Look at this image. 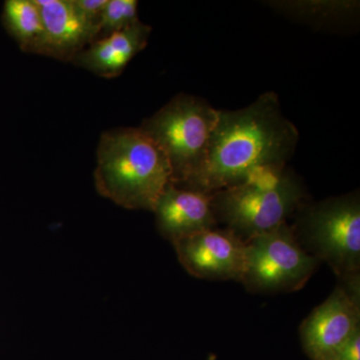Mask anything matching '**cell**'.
<instances>
[{
	"mask_svg": "<svg viewBox=\"0 0 360 360\" xmlns=\"http://www.w3.org/2000/svg\"><path fill=\"white\" fill-rule=\"evenodd\" d=\"M298 139L274 92H265L248 108L219 110L202 167L184 187L215 193L243 184L259 170L283 167Z\"/></svg>",
	"mask_w": 360,
	"mask_h": 360,
	"instance_id": "cell-1",
	"label": "cell"
},
{
	"mask_svg": "<svg viewBox=\"0 0 360 360\" xmlns=\"http://www.w3.org/2000/svg\"><path fill=\"white\" fill-rule=\"evenodd\" d=\"M96 160L97 193L127 210L153 212L158 198L172 182L167 155L139 127L104 132Z\"/></svg>",
	"mask_w": 360,
	"mask_h": 360,
	"instance_id": "cell-2",
	"label": "cell"
},
{
	"mask_svg": "<svg viewBox=\"0 0 360 360\" xmlns=\"http://www.w3.org/2000/svg\"><path fill=\"white\" fill-rule=\"evenodd\" d=\"M300 182L283 167L265 168L239 186L213 193L217 222L243 241L277 229L300 205Z\"/></svg>",
	"mask_w": 360,
	"mask_h": 360,
	"instance_id": "cell-3",
	"label": "cell"
},
{
	"mask_svg": "<svg viewBox=\"0 0 360 360\" xmlns=\"http://www.w3.org/2000/svg\"><path fill=\"white\" fill-rule=\"evenodd\" d=\"M219 110L203 99L179 94L139 129L167 155L172 170V184L184 186L202 167Z\"/></svg>",
	"mask_w": 360,
	"mask_h": 360,
	"instance_id": "cell-4",
	"label": "cell"
},
{
	"mask_svg": "<svg viewBox=\"0 0 360 360\" xmlns=\"http://www.w3.org/2000/svg\"><path fill=\"white\" fill-rule=\"evenodd\" d=\"M310 255L324 260L343 281L359 279L360 205L357 195L341 196L307 208L295 229Z\"/></svg>",
	"mask_w": 360,
	"mask_h": 360,
	"instance_id": "cell-5",
	"label": "cell"
},
{
	"mask_svg": "<svg viewBox=\"0 0 360 360\" xmlns=\"http://www.w3.org/2000/svg\"><path fill=\"white\" fill-rule=\"evenodd\" d=\"M245 269L241 283L253 292L300 290L319 260L300 245L295 229L283 224L245 241Z\"/></svg>",
	"mask_w": 360,
	"mask_h": 360,
	"instance_id": "cell-6",
	"label": "cell"
},
{
	"mask_svg": "<svg viewBox=\"0 0 360 360\" xmlns=\"http://www.w3.org/2000/svg\"><path fill=\"white\" fill-rule=\"evenodd\" d=\"M359 279L349 288H336L300 326L303 347L311 360H336L340 350L359 330Z\"/></svg>",
	"mask_w": 360,
	"mask_h": 360,
	"instance_id": "cell-7",
	"label": "cell"
},
{
	"mask_svg": "<svg viewBox=\"0 0 360 360\" xmlns=\"http://www.w3.org/2000/svg\"><path fill=\"white\" fill-rule=\"evenodd\" d=\"M189 274L210 281H241L245 269V241L231 229L217 227L172 243Z\"/></svg>",
	"mask_w": 360,
	"mask_h": 360,
	"instance_id": "cell-8",
	"label": "cell"
},
{
	"mask_svg": "<svg viewBox=\"0 0 360 360\" xmlns=\"http://www.w3.org/2000/svg\"><path fill=\"white\" fill-rule=\"evenodd\" d=\"M153 212L158 231L172 243L217 224L213 193L172 182L158 198Z\"/></svg>",
	"mask_w": 360,
	"mask_h": 360,
	"instance_id": "cell-9",
	"label": "cell"
},
{
	"mask_svg": "<svg viewBox=\"0 0 360 360\" xmlns=\"http://www.w3.org/2000/svg\"><path fill=\"white\" fill-rule=\"evenodd\" d=\"M44 26L41 56L72 61L98 39V27L78 13L72 0H35Z\"/></svg>",
	"mask_w": 360,
	"mask_h": 360,
	"instance_id": "cell-10",
	"label": "cell"
},
{
	"mask_svg": "<svg viewBox=\"0 0 360 360\" xmlns=\"http://www.w3.org/2000/svg\"><path fill=\"white\" fill-rule=\"evenodd\" d=\"M151 27L141 20L99 39L79 52L71 63L97 77L115 78L122 75L130 60L146 49Z\"/></svg>",
	"mask_w": 360,
	"mask_h": 360,
	"instance_id": "cell-11",
	"label": "cell"
},
{
	"mask_svg": "<svg viewBox=\"0 0 360 360\" xmlns=\"http://www.w3.org/2000/svg\"><path fill=\"white\" fill-rule=\"evenodd\" d=\"M7 28L28 53L41 56L44 44V26L35 0H7L4 4Z\"/></svg>",
	"mask_w": 360,
	"mask_h": 360,
	"instance_id": "cell-12",
	"label": "cell"
},
{
	"mask_svg": "<svg viewBox=\"0 0 360 360\" xmlns=\"http://www.w3.org/2000/svg\"><path fill=\"white\" fill-rule=\"evenodd\" d=\"M274 6L283 7L285 13L295 15V18L326 25L349 15L350 7L356 6L347 1H314L291 2L290 4L284 2L283 4H274Z\"/></svg>",
	"mask_w": 360,
	"mask_h": 360,
	"instance_id": "cell-13",
	"label": "cell"
},
{
	"mask_svg": "<svg viewBox=\"0 0 360 360\" xmlns=\"http://www.w3.org/2000/svg\"><path fill=\"white\" fill-rule=\"evenodd\" d=\"M136 0H108L99 23L98 39L122 32L139 21Z\"/></svg>",
	"mask_w": 360,
	"mask_h": 360,
	"instance_id": "cell-14",
	"label": "cell"
},
{
	"mask_svg": "<svg viewBox=\"0 0 360 360\" xmlns=\"http://www.w3.org/2000/svg\"><path fill=\"white\" fill-rule=\"evenodd\" d=\"M72 4L85 20L97 26L99 30V23L108 0H72Z\"/></svg>",
	"mask_w": 360,
	"mask_h": 360,
	"instance_id": "cell-15",
	"label": "cell"
},
{
	"mask_svg": "<svg viewBox=\"0 0 360 360\" xmlns=\"http://www.w3.org/2000/svg\"><path fill=\"white\" fill-rule=\"evenodd\" d=\"M336 360H360V329L347 341Z\"/></svg>",
	"mask_w": 360,
	"mask_h": 360,
	"instance_id": "cell-16",
	"label": "cell"
}]
</instances>
